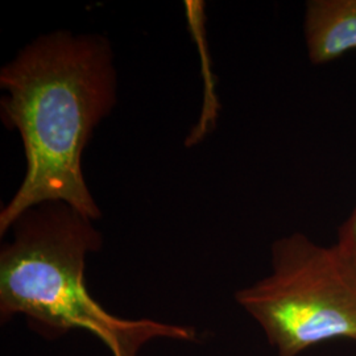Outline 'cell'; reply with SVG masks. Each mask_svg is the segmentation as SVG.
<instances>
[{
    "label": "cell",
    "mask_w": 356,
    "mask_h": 356,
    "mask_svg": "<svg viewBox=\"0 0 356 356\" xmlns=\"http://www.w3.org/2000/svg\"><path fill=\"white\" fill-rule=\"evenodd\" d=\"M335 244L356 269V204L343 225L339 227L338 242Z\"/></svg>",
    "instance_id": "obj_5"
},
{
    "label": "cell",
    "mask_w": 356,
    "mask_h": 356,
    "mask_svg": "<svg viewBox=\"0 0 356 356\" xmlns=\"http://www.w3.org/2000/svg\"><path fill=\"white\" fill-rule=\"evenodd\" d=\"M0 250V321L24 317L47 339L88 331L113 356H139L153 341L194 342L191 326L107 312L85 284L88 256L102 250L94 220L66 202L35 204L19 216Z\"/></svg>",
    "instance_id": "obj_2"
},
{
    "label": "cell",
    "mask_w": 356,
    "mask_h": 356,
    "mask_svg": "<svg viewBox=\"0 0 356 356\" xmlns=\"http://www.w3.org/2000/svg\"><path fill=\"white\" fill-rule=\"evenodd\" d=\"M277 356H300L331 341L356 342V269L337 244L302 232L279 238L270 272L235 292Z\"/></svg>",
    "instance_id": "obj_3"
},
{
    "label": "cell",
    "mask_w": 356,
    "mask_h": 356,
    "mask_svg": "<svg viewBox=\"0 0 356 356\" xmlns=\"http://www.w3.org/2000/svg\"><path fill=\"white\" fill-rule=\"evenodd\" d=\"M0 116L16 129L26 169L0 211V235L32 206L61 201L94 222L102 218L82 170L86 145L116 104L110 41L56 31L29 42L0 70Z\"/></svg>",
    "instance_id": "obj_1"
},
{
    "label": "cell",
    "mask_w": 356,
    "mask_h": 356,
    "mask_svg": "<svg viewBox=\"0 0 356 356\" xmlns=\"http://www.w3.org/2000/svg\"><path fill=\"white\" fill-rule=\"evenodd\" d=\"M304 38L312 64H329L356 51V0L306 1Z\"/></svg>",
    "instance_id": "obj_4"
}]
</instances>
